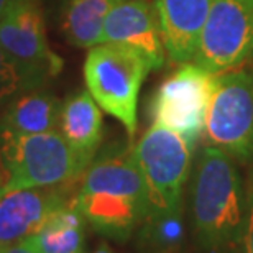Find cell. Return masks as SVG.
<instances>
[{"label": "cell", "mask_w": 253, "mask_h": 253, "mask_svg": "<svg viewBox=\"0 0 253 253\" xmlns=\"http://www.w3.org/2000/svg\"><path fill=\"white\" fill-rule=\"evenodd\" d=\"M166 56L174 64L192 63L214 0H153Z\"/></svg>", "instance_id": "cell-12"}, {"label": "cell", "mask_w": 253, "mask_h": 253, "mask_svg": "<svg viewBox=\"0 0 253 253\" xmlns=\"http://www.w3.org/2000/svg\"><path fill=\"white\" fill-rule=\"evenodd\" d=\"M100 43L135 49L150 63L151 71L163 68L168 58L151 0H120L105 18Z\"/></svg>", "instance_id": "cell-11"}, {"label": "cell", "mask_w": 253, "mask_h": 253, "mask_svg": "<svg viewBox=\"0 0 253 253\" xmlns=\"http://www.w3.org/2000/svg\"><path fill=\"white\" fill-rule=\"evenodd\" d=\"M194 151L183 136L156 124H151L133 145V156L145 184L143 222L183 220Z\"/></svg>", "instance_id": "cell-3"}, {"label": "cell", "mask_w": 253, "mask_h": 253, "mask_svg": "<svg viewBox=\"0 0 253 253\" xmlns=\"http://www.w3.org/2000/svg\"><path fill=\"white\" fill-rule=\"evenodd\" d=\"M247 209L249 188L240 165L204 143L194 155L188 181V211L197 249L202 253H239Z\"/></svg>", "instance_id": "cell-1"}, {"label": "cell", "mask_w": 253, "mask_h": 253, "mask_svg": "<svg viewBox=\"0 0 253 253\" xmlns=\"http://www.w3.org/2000/svg\"><path fill=\"white\" fill-rule=\"evenodd\" d=\"M206 143L239 165H253V69L217 74L204 126Z\"/></svg>", "instance_id": "cell-6"}, {"label": "cell", "mask_w": 253, "mask_h": 253, "mask_svg": "<svg viewBox=\"0 0 253 253\" xmlns=\"http://www.w3.org/2000/svg\"><path fill=\"white\" fill-rule=\"evenodd\" d=\"M253 59V0H214L192 63L211 74Z\"/></svg>", "instance_id": "cell-9"}, {"label": "cell", "mask_w": 253, "mask_h": 253, "mask_svg": "<svg viewBox=\"0 0 253 253\" xmlns=\"http://www.w3.org/2000/svg\"><path fill=\"white\" fill-rule=\"evenodd\" d=\"M150 71V63L140 53L114 43L89 48L84 61L85 89L104 112L125 126L130 140L136 131L140 89Z\"/></svg>", "instance_id": "cell-4"}, {"label": "cell", "mask_w": 253, "mask_h": 253, "mask_svg": "<svg viewBox=\"0 0 253 253\" xmlns=\"http://www.w3.org/2000/svg\"><path fill=\"white\" fill-rule=\"evenodd\" d=\"M84 253H112V250H110L105 244H100L95 250H92V252H84Z\"/></svg>", "instance_id": "cell-21"}, {"label": "cell", "mask_w": 253, "mask_h": 253, "mask_svg": "<svg viewBox=\"0 0 253 253\" xmlns=\"http://www.w3.org/2000/svg\"><path fill=\"white\" fill-rule=\"evenodd\" d=\"M0 48L37 89L63 69L49 49L42 0H8L0 13Z\"/></svg>", "instance_id": "cell-7"}, {"label": "cell", "mask_w": 253, "mask_h": 253, "mask_svg": "<svg viewBox=\"0 0 253 253\" xmlns=\"http://www.w3.org/2000/svg\"><path fill=\"white\" fill-rule=\"evenodd\" d=\"M120 0H64L59 15L63 37L76 48L100 43L105 18Z\"/></svg>", "instance_id": "cell-16"}, {"label": "cell", "mask_w": 253, "mask_h": 253, "mask_svg": "<svg viewBox=\"0 0 253 253\" xmlns=\"http://www.w3.org/2000/svg\"><path fill=\"white\" fill-rule=\"evenodd\" d=\"M0 253H38V252L32 249L27 242H20V244L0 247Z\"/></svg>", "instance_id": "cell-19"}, {"label": "cell", "mask_w": 253, "mask_h": 253, "mask_svg": "<svg viewBox=\"0 0 253 253\" xmlns=\"http://www.w3.org/2000/svg\"><path fill=\"white\" fill-rule=\"evenodd\" d=\"M5 186H7V171H5L2 153H0V194L5 191Z\"/></svg>", "instance_id": "cell-20"}, {"label": "cell", "mask_w": 253, "mask_h": 253, "mask_svg": "<svg viewBox=\"0 0 253 253\" xmlns=\"http://www.w3.org/2000/svg\"><path fill=\"white\" fill-rule=\"evenodd\" d=\"M87 89H79L61 104L58 131L87 168L102 145L104 120Z\"/></svg>", "instance_id": "cell-13"}, {"label": "cell", "mask_w": 253, "mask_h": 253, "mask_svg": "<svg viewBox=\"0 0 253 253\" xmlns=\"http://www.w3.org/2000/svg\"><path fill=\"white\" fill-rule=\"evenodd\" d=\"M76 184L25 188L0 194V247L25 242L58 209L69 204Z\"/></svg>", "instance_id": "cell-10"}, {"label": "cell", "mask_w": 253, "mask_h": 253, "mask_svg": "<svg viewBox=\"0 0 253 253\" xmlns=\"http://www.w3.org/2000/svg\"><path fill=\"white\" fill-rule=\"evenodd\" d=\"M61 100L42 89L17 95L0 114V135H37L58 130Z\"/></svg>", "instance_id": "cell-14"}, {"label": "cell", "mask_w": 253, "mask_h": 253, "mask_svg": "<svg viewBox=\"0 0 253 253\" xmlns=\"http://www.w3.org/2000/svg\"><path fill=\"white\" fill-rule=\"evenodd\" d=\"M214 78L194 63L181 64L176 73L160 84L151 99L153 124L183 136L196 150L197 141L204 135Z\"/></svg>", "instance_id": "cell-8"}, {"label": "cell", "mask_w": 253, "mask_h": 253, "mask_svg": "<svg viewBox=\"0 0 253 253\" xmlns=\"http://www.w3.org/2000/svg\"><path fill=\"white\" fill-rule=\"evenodd\" d=\"M85 225L87 222L71 199L25 242L38 253H84Z\"/></svg>", "instance_id": "cell-15"}, {"label": "cell", "mask_w": 253, "mask_h": 253, "mask_svg": "<svg viewBox=\"0 0 253 253\" xmlns=\"http://www.w3.org/2000/svg\"><path fill=\"white\" fill-rule=\"evenodd\" d=\"M73 204L105 239L126 242L140 229L146 197L130 141L100 146L78 181Z\"/></svg>", "instance_id": "cell-2"}, {"label": "cell", "mask_w": 253, "mask_h": 253, "mask_svg": "<svg viewBox=\"0 0 253 253\" xmlns=\"http://www.w3.org/2000/svg\"><path fill=\"white\" fill-rule=\"evenodd\" d=\"M239 253H253V186L249 188V209H247V219Z\"/></svg>", "instance_id": "cell-18"}, {"label": "cell", "mask_w": 253, "mask_h": 253, "mask_svg": "<svg viewBox=\"0 0 253 253\" xmlns=\"http://www.w3.org/2000/svg\"><path fill=\"white\" fill-rule=\"evenodd\" d=\"M0 153L7 171L5 191L76 184L85 171L58 130L37 135H0Z\"/></svg>", "instance_id": "cell-5"}, {"label": "cell", "mask_w": 253, "mask_h": 253, "mask_svg": "<svg viewBox=\"0 0 253 253\" xmlns=\"http://www.w3.org/2000/svg\"><path fill=\"white\" fill-rule=\"evenodd\" d=\"M8 3V0H0V13L3 12V8H5V5Z\"/></svg>", "instance_id": "cell-22"}, {"label": "cell", "mask_w": 253, "mask_h": 253, "mask_svg": "<svg viewBox=\"0 0 253 253\" xmlns=\"http://www.w3.org/2000/svg\"><path fill=\"white\" fill-rule=\"evenodd\" d=\"M37 89L22 69L10 59L0 48V112L17 97L27 90Z\"/></svg>", "instance_id": "cell-17"}]
</instances>
